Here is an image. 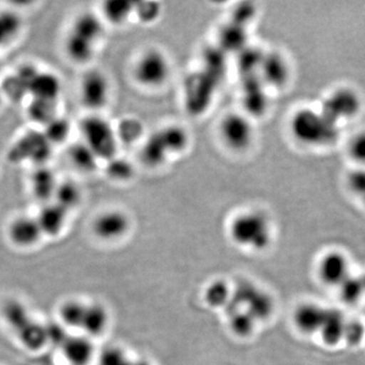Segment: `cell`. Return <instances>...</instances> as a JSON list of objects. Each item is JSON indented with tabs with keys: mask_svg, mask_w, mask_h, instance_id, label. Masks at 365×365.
Wrapping results in <instances>:
<instances>
[{
	"mask_svg": "<svg viewBox=\"0 0 365 365\" xmlns=\"http://www.w3.org/2000/svg\"><path fill=\"white\" fill-rule=\"evenodd\" d=\"M292 138L309 148H326L340 138L341 126L330 119L319 107L299 108L289 120Z\"/></svg>",
	"mask_w": 365,
	"mask_h": 365,
	"instance_id": "cell-1",
	"label": "cell"
},
{
	"mask_svg": "<svg viewBox=\"0 0 365 365\" xmlns=\"http://www.w3.org/2000/svg\"><path fill=\"white\" fill-rule=\"evenodd\" d=\"M228 232L235 245L254 252L265 251L272 242L270 220L259 210H246L235 216Z\"/></svg>",
	"mask_w": 365,
	"mask_h": 365,
	"instance_id": "cell-2",
	"label": "cell"
},
{
	"mask_svg": "<svg viewBox=\"0 0 365 365\" xmlns=\"http://www.w3.org/2000/svg\"><path fill=\"white\" fill-rule=\"evenodd\" d=\"M227 307L242 309L258 323L270 318L275 309L273 297L266 290L250 281H242L235 287Z\"/></svg>",
	"mask_w": 365,
	"mask_h": 365,
	"instance_id": "cell-3",
	"label": "cell"
},
{
	"mask_svg": "<svg viewBox=\"0 0 365 365\" xmlns=\"http://www.w3.org/2000/svg\"><path fill=\"white\" fill-rule=\"evenodd\" d=\"M52 148L42 130L32 129L24 132L11 144L9 158L16 165L31 163L35 168L43 167L51 157Z\"/></svg>",
	"mask_w": 365,
	"mask_h": 365,
	"instance_id": "cell-4",
	"label": "cell"
},
{
	"mask_svg": "<svg viewBox=\"0 0 365 365\" xmlns=\"http://www.w3.org/2000/svg\"><path fill=\"white\" fill-rule=\"evenodd\" d=\"M319 107L341 126L359 116L364 103L359 91L349 86H340L327 95Z\"/></svg>",
	"mask_w": 365,
	"mask_h": 365,
	"instance_id": "cell-5",
	"label": "cell"
},
{
	"mask_svg": "<svg viewBox=\"0 0 365 365\" xmlns=\"http://www.w3.org/2000/svg\"><path fill=\"white\" fill-rule=\"evenodd\" d=\"M170 63L162 50L150 48L137 59L134 76L137 83L146 88H158L170 78Z\"/></svg>",
	"mask_w": 365,
	"mask_h": 365,
	"instance_id": "cell-6",
	"label": "cell"
},
{
	"mask_svg": "<svg viewBox=\"0 0 365 365\" xmlns=\"http://www.w3.org/2000/svg\"><path fill=\"white\" fill-rule=\"evenodd\" d=\"M81 133L98 158H111L116 150V135L111 125L101 117L88 116L81 122Z\"/></svg>",
	"mask_w": 365,
	"mask_h": 365,
	"instance_id": "cell-7",
	"label": "cell"
},
{
	"mask_svg": "<svg viewBox=\"0 0 365 365\" xmlns=\"http://www.w3.org/2000/svg\"><path fill=\"white\" fill-rule=\"evenodd\" d=\"M220 135L230 150L241 153L253 144L254 125L248 116L242 113H228L220 122Z\"/></svg>",
	"mask_w": 365,
	"mask_h": 365,
	"instance_id": "cell-8",
	"label": "cell"
},
{
	"mask_svg": "<svg viewBox=\"0 0 365 365\" xmlns=\"http://www.w3.org/2000/svg\"><path fill=\"white\" fill-rule=\"evenodd\" d=\"M317 275L326 287L338 288L351 275L349 259L338 250L326 252L317 265Z\"/></svg>",
	"mask_w": 365,
	"mask_h": 365,
	"instance_id": "cell-9",
	"label": "cell"
},
{
	"mask_svg": "<svg viewBox=\"0 0 365 365\" xmlns=\"http://www.w3.org/2000/svg\"><path fill=\"white\" fill-rule=\"evenodd\" d=\"M109 96V81L103 72L88 71L81 78L79 83V98L88 109H102L107 104Z\"/></svg>",
	"mask_w": 365,
	"mask_h": 365,
	"instance_id": "cell-10",
	"label": "cell"
},
{
	"mask_svg": "<svg viewBox=\"0 0 365 365\" xmlns=\"http://www.w3.org/2000/svg\"><path fill=\"white\" fill-rule=\"evenodd\" d=\"M130 228V220L123 211L112 209L98 215L93 222V232L103 241L121 239Z\"/></svg>",
	"mask_w": 365,
	"mask_h": 365,
	"instance_id": "cell-11",
	"label": "cell"
},
{
	"mask_svg": "<svg viewBox=\"0 0 365 365\" xmlns=\"http://www.w3.org/2000/svg\"><path fill=\"white\" fill-rule=\"evenodd\" d=\"M7 237L14 246L31 248L44 237L37 217L33 215L16 216L7 227Z\"/></svg>",
	"mask_w": 365,
	"mask_h": 365,
	"instance_id": "cell-12",
	"label": "cell"
},
{
	"mask_svg": "<svg viewBox=\"0 0 365 365\" xmlns=\"http://www.w3.org/2000/svg\"><path fill=\"white\" fill-rule=\"evenodd\" d=\"M327 307L314 302H304L295 307L292 323L300 335L306 337L319 335L325 319Z\"/></svg>",
	"mask_w": 365,
	"mask_h": 365,
	"instance_id": "cell-13",
	"label": "cell"
},
{
	"mask_svg": "<svg viewBox=\"0 0 365 365\" xmlns=\"http://www.w3.org/2000/svg\"><path fill=\"white\" fill-rule=\"evenodd\" d=\"M259 71L264 83L268 86L282 88L289 81V64L279 53H267L264 55Z\"/></svg>",
	"mask_w": 365,
	"mask_h": 365,
	"instance_id": "cell-14",
	"label": "cell"
},
{
	"mask_svg": "<svg viewBox=\"0 0 365 365\" xmlns=\"http://www.w3.org/2000/svg\"><path fill=\"white\" fill-rule=\"evenodd\" d=\"M58 184L54 173L46 165L35 168L29 178V187L32 196L42 204L52 202Z\"/></svg>",
	"mask_w": 365,
	"mask_h": 365,
	"instance_id": "cell-15",
	"label": "cell"
},
{
	"mask_svg": "<svg viewBox=\"0 0 365 365\" xmlns=\"http://www.w3.org/2000/svg\"><path fill=\"white\" fill-rule=\"evenodd\" d=\"M61 91L62 83L59 76L55 72L40 69L31 83L29 88V98L58 102Z\"/></svg>",
	"mask_w": 365,
	"mask_h": 365,
	"instance_id": "cell-16",
	"label": "cell"
},
{
	"mask_svg": "<svg viewBox=\"0 0 365 365\" xmlns=\"http://www.w3.org/2000/svg\"><path fill=\"white\" fill-rule=\"evenodd\" d=\"M347 319L340 309L327 307L325 319L319 336L327 347H336L343 342Z\"/></svg>",
	"mask_w": 365,
	"mask_h": 365,
	"instance_id": "cell-17",
	"label": "cell"
},
{
	"mask_svg": "<svg viewBox=\"0 0 365 365\" xmlns=\"http://www.w3.org/2000/svg\"><path fill=\"white\" fill-rule=\"evenodd\" d=\"M60 349L71 365H88L95 354V346L86 335H69Z\"/></svg>",
	"mask_w": 365,
	"mask_h": 365,
	"instance_id": "cell-18",
	"label": "cell"
},
{
	"mask_svg": "<svg viewBox=\"0 0 365 365\" xmlns=\"http://www.w3.org/2000/svg\"><path fill=\"white\" fill-rule=\"evenodd\" d=\"M67 213L68 211L53 201L42 204V207L36 217L39 222L43 235L52 237H58L66 227Z\"/></svg>",
	"mask_w": 365,
	"mask_h": 365,
	"instance_id": "cell-19",
	"label": "cell"
},
{
	"mask_svg": "<svg viewBox=\"0 0 365 365\" xmlns=\"http://www.w3.org/2000/svg\"><path fill=\"white\" fill-rule=\"evenodd\" d=\"M25 23L14 9H0V51L18 42L23 35Z\"/></svg>",
	"mask_w": 365,
	"mask_h": 365,
	"instance_id": "cell-20",
	"label": "cell"
},
{
	"mask_svg": "<svg viewBox=\"0 0 365 365\" xmlns=\"http://www.w3.org/2000/svg\"><path fill=\"white\" fill-rule=\"evenodd\" d=\"M26 116L36 126L44 128L52 120L58 117V102L28 98L26 106Z\"/></svg>",
	"mask_w": 365,
	"mask_h": 365,
	"instance_id": "cell-21",
	"label": "cell"
},
{
	"mask_svg": "<svg viewBox=\"0 0 365 365\" xmlns=\"http://www.w3.org/2000/svg\"><path fill=\"white\" fill-rule=\"evenodd\" d=\"M109 314L102 304H86L81 330H83L88 337H97L106 332L109 325Z\"/></svg>",
	"mask_w": 365,
	"mask_h": 365,
	"instance_id": "cell-22",
	"label": "cell"
},
{
	"mask_svg": "<svg viewBox=\"0 0 365 365\" xmlns=\"http://www.w3.org/2000/svg\"><path fill=\"white\" fill-rule=\"evenodd\" d=\"M96 44L68 32L64 41V51L67 57L76 63H86L90 61L95 53Z\"/></svg>",
	"mask_w": 365,
	"mask_h": 365,
	"instance_id": "cell-23",
	"label": "cell"
},
{
	"mask_svg": "<svg viewBox=\"0 0 365 365\" xmlns=\"http://www.w3.org/2000/svg\"><path fill=\"white\" fill-rule=\"evenodd\" d=\"M69 32L97 44L103 34V26L95 14H83L74 20Z\"/></svg>",
	"mask_w": 365,
	"mask_h": 365,
	"instance_id": "cell-24",
	"label": "cell"
},
{
	"mask_svg": "<svg viewBox=\"0 0 365 365\" xmlns=\"http://www.w3.org/2000/svg\"><path fill=\"white\" fill-rule=\"evenodd\" d=\"M16 334L26 349L31 351H38L48 343L46 326L38 323L34 319Z\"/></svg>",
	"mask_w": 365,
	"mask_h": 365,
	"instance_id": "cell-25",
	"label": "cell"
},
{
	"mask_svg": "<svg viewBox=\"0 0 365 365\" xmlns=\"http://www.w3.org/2000/svg\"><path fill=\"white\" fill-rule=\"evenodd\" d=\"M227 313V324L230 331L237 337L248 338L254 333L258 322L248 313L237 307H225Z\"/></svg>",
	"mask_w": 365,
	"mask_h": 365,
	"instance_id": "cell-26",
	"label": "cell"
},
{
	"mask_svg": "<svg viewBox=\"0 0 365 365\" xmlns=\"http://www.w3.org/2000/svg\"><path fill=\"white\" fill-rule=\"evenodd\" d=\"M86 304L81 300H67L59 309L62 325L68 328L81 329L85 317Z\"/></svg>",
	"mask_w": 365,
	"mask_h": 365,
	"instance_id": "cell-27",
	"label": "cell"
},
{
	"mask_svg": "<svg viewBox=\"0 0 365 365\" xmlns=\"http://www.w3.org/2000/svg\"><path fill=\"white\" fill-rule=\"evenodd\" d=\"M232 290L223 280L209 283L204 292V299L211 307H227L232 299Z\"/></svg>",
	"mask_w": 365,
	"mask_h": 365,
	"instance_id": "cell-28",
	"label": "cell"
},
{
	"mask_svg": "<svg viewBox=\"0 0 365 365\" xmlns=\"http://www.w3.org/2000/svg\"><path fill=\"white\" fill-rule=\"evenodd\" d=\"M2 313L6 323L16 333L33 319L26 307L18 300L7 302Z\"/></svg>",
	"mask_w": 365,
	"mask_h": 365,
	"instance_id": "cell-29",
	"label": "cell"
},
{
	"mask_svg": "<svg viewBox=\"0 0 365 365\" xmlns=\"http://www.w3.org/2000/svg\"><path fill=\"white\" fill-rule=\"evenodd\" d=\"M72 165L83 172H90L96 167L98 157L86 143H76L71 146L68 153Z\"/></svg>",
	"mask_w": 365,
	"mask_h": 365,
	"instance_id": "cell-30",
	"label": "cell"
},
{
	"mask_svg": "<svg viewBox=\"0 0 365 365\" xmlns=\"http://www.w3.org/2000/svg\"><path fill=\"white\" fill-rule=\"evenodd\" d=\"M79 200H81V191L74 182H59L53 202L58 204L62 208L69 211L78 205Z\"/></svg>",
	"mask_w": 365,
	"mask_h": 365,
	"instance_id": "cell-31",
	"label": "cell"
},
{
	"mask_svg": "<svg viewBox=\"0 0 365 365\" xmlns=\"http://www.w3.org/2000/svg\"><path fill=\"white\" fill-rule=\"evenodd\" d=\"M339 289L340 299L343 302L347 304H354L359 302L362 295L365 294L364 284H362L361 278L354 277L350 275L338 287Z\"/></svg>",
	"mask_w": 365,
	"mask_h": 365,
	"instance_id": "cell-32",
	"label": "cell"
},
{
	"mask_svg": "<svg viewBox=\"0 0 365 365\" xmlns=\"http://www.w3.org/2000/svg\"><path fill=\"white\" fill-rule=\"evenodd\" d=\"M42 131L45 134L46 138L54 146L55 144H60L66 141L69 132H71V127L66 119H62L58 116L52 120L49 124L46 125Z\"/></svg>",
	"mask_w": 365,
	"mask_h": 365,
	"instance_id": "cell-33",
	"label": "cell"
},
{
	"mask_svg": "<svg viewBox=\"0 0 365 365\" xmlns=\"http://www.w3.org/2000/svg\"><path fill=\"white\" fill-rule=\"evenodd\" d=\"M346 148L352 162L359 168H365V129L355 132L348 140Z\"/></svg>",
	"mask_w": 365,
	"mask_h": 365,
	"instance_id": "cell-34",
	"label": "cell"
},
{
	"mask_svg": "<svg viewBox=\"0 0 365 365\" xmlns=\"http://www.w3.org/2000/svg\"><path fill=\"white\" fill-rule=\"evenodd\" d=\"M129 355L117 346L105 348L98 357V365H133Z\"/></svg>",
	"mask_w": 365,
	"mask_h": 365,
	"instance_id": "cell-35",
	"label": "cell"
},
{
	"mask_svg": "<svg viewBox=\"0 0 365 365\" xmlns=\"http://www.w3.org/2000/svg\"><path fill=\"white\" fill-rule=\"evenodd\" d=\"M346 185L352 195L359 198L365 206V168H359L348 173Z\"/></svg>",
	"mask_w": 365,
	"mask_h": 365,
	"instance_id": "cell-36",
	"label": "cell"
},
{
	"mask_svg": "<svg viewBox=\"0 0 365 365\" xmlns=\"http://www.w3.org/2000/svg\"><path fill=\"white\" fill-rule=\"evenodd\" d=\"M132 4L127 1H111L105 4V16L114 23H123L132 11Z\"/></svg>",
	"mask_w": 365,
	"mask_h": 365,
	"instance_id": "cell-37",
	"label": "cell"
},
{
	"mask_svg": "<svg viewBox=\"0 0 365 365\" xmlns=\"http://www.w3.org/2000/svg\"><path fill=\"white\" fill-rule=\"evenodd\" d=\"M365 338V327L359 319H348L346 322L343 342L350 346H357Z\"/></svg>",
	"mask_w": 365,
	"mask_h": 365,
	"instance_id": "cell-38",
	"label": "cell"
},
{
	"mask_svg": "<svg viewBox=\"0 0 365 365\" xmlns=\"http://www.w3.org/2000/svg\"><path fill=\"white\" fill-rule=\"evenodd\" d=\"M46 331H47L48 342L54 343L59 347H61L69 336L66 334V326L56 323L48 324V326H46Z\"/></svg>",
	"mask_w": 365,
	"mask_h": 365,
	"instance_id": "cell-39",
	"label": "cell"
},
{
	"mask_svg": "<svg viewBox=\"0 0 365 365\" xmlns=\"http://www.w3.org/2000/svg\"><path fill=\"white\" fill-rule=\"evenodd\" d=\"M133 365H153L150 362L146 361V360H138V361H134Z\"/></svg>",
	"mask_w": 365,
	"mask_h": 365,
	"instance_id": "cell-40",
	"label": "cell"
},
{
	"mask_svg": "<svg viewBox=\"0 0 365 365\" xmlns=\"http://www.w3.org/2000/svg\"><path fill=\"white\" fill-rule=\"evenodd\" d=\"M4 100H6V98H4V93H2L1 90H0V109H1L2 103L4 102Z\"/></svg>",
	"mask_w": 365,
	"mask_h": 365,
	"instance_id": "cell-41",
	"label": "cell"
},
{
	"mask_svg": "<svg viewBox=\"0 0 365 365\" xmlns=\"http://www.w3.org/2000/svg\"><path fill=\"white\" fill-rule=\"evenodd\" d=\"M362 284H364V290H365V274L364 277H361Z\"/></svg>",
	"mask_w": 365,
	"mask_h": 365,
	"instance_id": "cell-42",
	"label": "cell"
},
{
	"mask_svg": "<svg viewBox=\"0 0 365 365\" xmlns=\"http://www.w3.org/2000/svg\"><path fill=\"white\" fill-rule=\"evenodd\" d=\"M1 66H2L1 58H0V71H1Z\"/></svg>",
	"mask_w": 365,
	"mask_h": 365,
	"instance_id": "cell-43",
	"label": "cell"
}]
</instances>
